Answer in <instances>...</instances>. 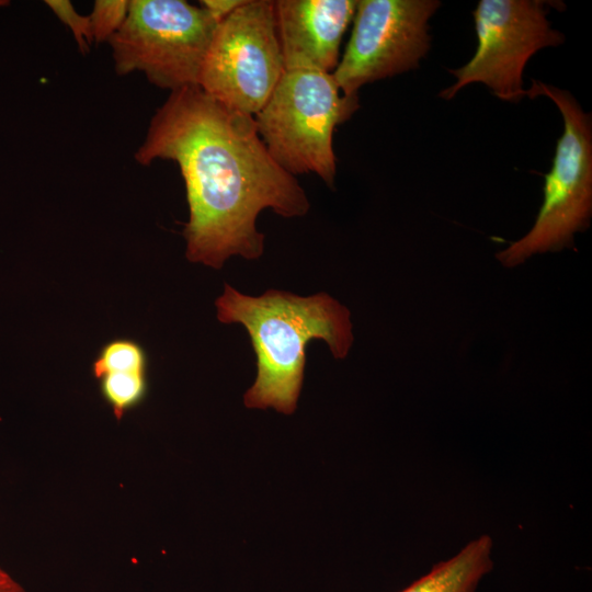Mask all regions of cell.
Listing matches in <instances>:
<instances>
[{"label": "cell", "instance_id": "obj_1", "mask_svg": "<svg viewBox=\"0 0 592 592\" xmlns=\"http://www.w3.org/2000/svg\"><path fill=\"white\" fill-rule=\"evenodd\" d=\"M174 161L189 205L186 258L221 269L235 254L259 259L264 236L255 220L271 208L301 217L310 204L296 178L284 171L262 141L254 117L229 109L198 87L172 91L150 119L135 152L139 164Z\"/></svg>", "mask_w": 592, "mask_h": 592}, {"label": "cell", "instance_id": "obj_2", "mask_svg": "<svg viewBox=\"0 0 592 592\" xmlns=\"http://www.w3.org/2000/svg\"><path fill=\"white\" fill-rule=\"evenodd\" d=\"M215 305L220 322L247 329L257 355V378L243 396L247 408L293 413L308 342L323 340L334 358H345L353 343L349 309L326 293L304 297L269 289L248 296L225 284Z\"/></svg>", "mask_w": 592, "mask_h": 592}, {"label": "cell", "instance_id": "obj_3", "mask_svg": "<svg viewBox=\"0 0 592 592\" xmlns=\"http://www.w3.org/2000/svg\"><path fill=\"white\" fill-rule=\"evenodd\" d=\"M332 73L285 70L271 96L253 116L273 160L292 175L315 173L333 187L337 173L333 130L358 109Z\"/></svg>", "mask_w": 592, "mask_h": 592}, {"label": "cell", "instance_id": "obj_4", "mask_svg": "<svg viewBox=\"0 0 592 592\" xmlns=\"http://www.w3.org/2000/svg\"><path fill=\"white\" fill-rule=\"evenodd\" d=\"M531 99L546 95L558 106L563 133L557 141L550 171L545 174L544 200L533 227L496 254L504 267L521 265L536 254L573 247L592 215V128L590 114L567 91L533 81Z\"/></svg>", "mask_w": 592, "mask_h": 592}, {"label": "cell", "instance_id": "obj_5", "mask_svg": "<svg viewBox=\"0 0 592 592\" xmlns=\"http://www.w3.org/2000/svg\"><path fill=\"white\" fill-rule=\"evenodd\" d=\"M217 24L200 5L184 0H129L123 25L109 41L115 72L140 71L171 92L198 87Z\"/></svg>", "mask_w": 592, "mask_h": 592}, {"label": "cell", "instance_id": "obj_6", "mask_svg": "<svg viewBox=\"0 0 592 592\" xmlns=\"http://www.w3.org/2000/svg\"><path fill=\"white\" fill-rule=\"evenodd\" d=\"M284 71L274 1L244 0L216 25L198 88L225 106L254 116Z\"/></svg>", "mask_w": 592, "mask_h": 592}, {"label": "cell", "instance_id": "obj_7", "mask_svg": "<svg viewBox=\"0 0 592 592\" xmlns=\"http://www.w3.org/2000/svg\"><path fill=\"white\" fill-rule=\"evenodd\" d=\"M548 2L542 0H480L473 12L478 47L458 69H449L456 82L440 96L452 99L463 87L482 82L501 100L517 102L526 90L522 75L539 49L557 46L563 35L546 19Z\"/></svg>", "mask_w": 592, "mask_h": 592}, {"label": "cell", "instance_id": "obj_8", "mask_svg": "<svg viewBox=\"0 0 592 592\" xmlns=\"http://www.w3.org/2000/svg\"><path fill=\"white\" fill-rule=\"evenodd\" d=\"M436 0H360L344 54L332 76L344 95L418 67L430 48Z\"/></svg>", "mask_w": 592, "mask_h": 592}, {"label": "cell", "instance_id": "obj_9", "mask_svg": "<svg viewBox=\"0 0 592 592\" xmlns=\"http://www.w3.org/2000/svg\"><path fill=\"white\" fill-rule=\"evenodd\" d=\"M356 0H278L274 16L285 70L332 73Z\"/></svg>", "mask_w": 592, "mask_h": 592}, {"label": "cell", "instance_id": "obj_10", "mask_svg": "<svg viewBox=\"0 0 592 592\" xmlns=\"http://www.w3.org/2000/svg\"><path fill=\"white\" fill-rule=\"evenodd\" d=\"M492 538L480 535L399 592H476L492 571Z\"/></svg>", "mask_w": 592, "mask_h": 592}, {"label": "cell", "instance_id": "obj_11", "mask_svg": "<svg viewBox=\"0 0 592 592\" xmlns=\"http://www.w3.org/2000/svg\"><path fill=\"white\" fill-rule=\"evenodd\" d=\"M100 392L121 420L127 411L138 407L148 392L147 372H115L99 378Z\"/></svg>", "mask_w": 592, "mask_h": 592}, {"label": "cell", "instance_id": "obj_12", "mask_svg": "<svg viewBox=\"0 0 592 592\" xmlns=\"http://www.w3.org/2000/svg\"><path fill=\"white\" fill-rule=\"evenodd\" d=\"M148 355L140 343L127 338L106 342L94 358L91 369L99 379L115 372H147Z\"/></svg>", "mask_w": 592, "mask_h": 592}, {"label": "cell", "instance_id": "obj_13", "mask_svg": "<svg viewBox=\"0 0 592 592\" xmlns=\"http://www.w3.org/2000/svg\"><path fill=\"white\" fill-rule=\"evenodd\" d=\"M129 0H96L89 14L93 42H109L123 25Z\"/></svg>", "mask_w": 592, "mask_h": 592}, {"label": "cell", "instance_id": "obj_14", "mask_svg": "<svg viewBox=\"0 0 592 592\" xmlns=\"http://www.w3.org/2000/svg\"><path fill=\"white\" fill-rule=\"evenodd\" d=\"M45 3L71 31L80 52L88 53L93 43L89 15L78 13L68 0H47Z\"/></svg>", "mask_w": 592, "mask_h": 592}, {"label": "cell", "instance_id": "obj_15", "mask_svg": "<svg viewBox=\"0 0 592 592\" xmlns=\"http://www.w3.org/2000/svg\"><path fill=\"white\" fill-rule=\"evenodd\" d=\"M244 0H202L200 7L204 9L214 20L220 22Z\"/></svg>", "mask_w": 592, "mask_h": 592}, {"label": "cell", "instance_id": "obj_16", "mask_svg": "<svg viewBox=\"0 0 592 592\" xmlns=\"http://www.w3.org/2000/svg\"><path fill=\"white\" fill-rule=\"evenodd\" d=\"M0 592H27L24 587L16 581L1 565H0Z\"/></svg>", "mask_w": 592, "mask_h": 592}, {"label": "cell", "instance_id": "obj_17", "mask_svg": "<svg viewBox=\"0 0 592 592\" xmlns=\"http://www.w3.org/2000/svg\"><path fill=\"white\" fill-rule=\"evenodd\" d=\"M10 2L8 0H0V8L8 5Z\"/></svg>", "mask_w": 592, "mask_h": 592}]
</instances>
